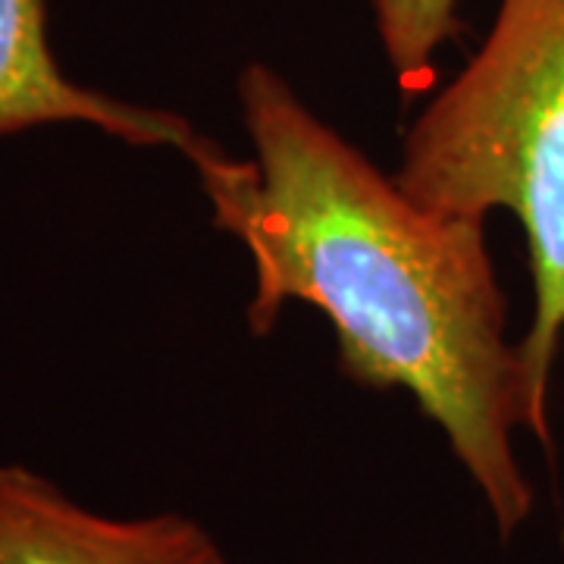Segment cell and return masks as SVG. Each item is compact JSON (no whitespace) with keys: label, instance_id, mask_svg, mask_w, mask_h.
Returning a JSON list of instances; mask_svg holds the SVG:
<instances>
[{"label":"cell","instance_id":"1","mask_svg":"<svg viewBox=\"0 0 564 564\" xmlns=\"http://www.w3.org/2000/svg\"><path fill=\"white\" fill-rule=\"evenodd\" d=\"M239 104L254 161L204 135L188 161L214 226L254 267L251 329L267 336L282 304H314L345 377L411 392L508 540L533 511L514 455V430H533V417L486 223L417 207L267 63L245 66Z\"/></svg>","mask_w":564,"mask_h":564},{"label":"cell","instance_id":"2","mask_svg":"<svg viewBox=\"0 0 564 564\" xmlns=\"http://www.w3.org/2000/svg\"><path fill=\"white\" fill-rule=\"evenodd\" d=\"M395 182L445 220L511 210L524 226L533 321L518 355L530 433L549 443L564 336V0H499L480 51L411 122Z\"/></svg>","mask_w":564,"mask_h":564},{"label":"cell","instance_id":"3","mask_svg":"<svg viewBox=\"0 0 564 564\" xmlns=\"http://www.w3.org/2000/svg\"><path fill=\"white\" fill-rule=\"evenodd\" d=\"M0 564H229L220 543L180 511L110 518L44 474L0 464Z\"/></svg>","mask_w":564,"mask_h":564},{"label":"cell","instance_id":"4","mask_svg":"<svg viewBox=\"0 0 564 564\" xmlns=\"http://www.w3.org/2000/svg\"><path fill=\"white\" fill-rule=\"evenodd\" d=\"M54 122H85L126 144L176 148L185 158L202 141L180 113L117 101L63 76L47 41V3L0 0V135Z\"/></svg>","mask_w":564,"mask_h":564},{"label":"cell","instance_id":"5","mask_svg":"<svg viewBox=\"0 0 564 564\" xmlns=\"http://www.w3.org/2000/svg\"><path fill=\"white\" fill-rule=\"evenodd\" d=\"M377 35L404 98L436 79V57L462 35V0H370Z\"/></svg>","mask_w":564,"mask_h":564}]
</instances>
